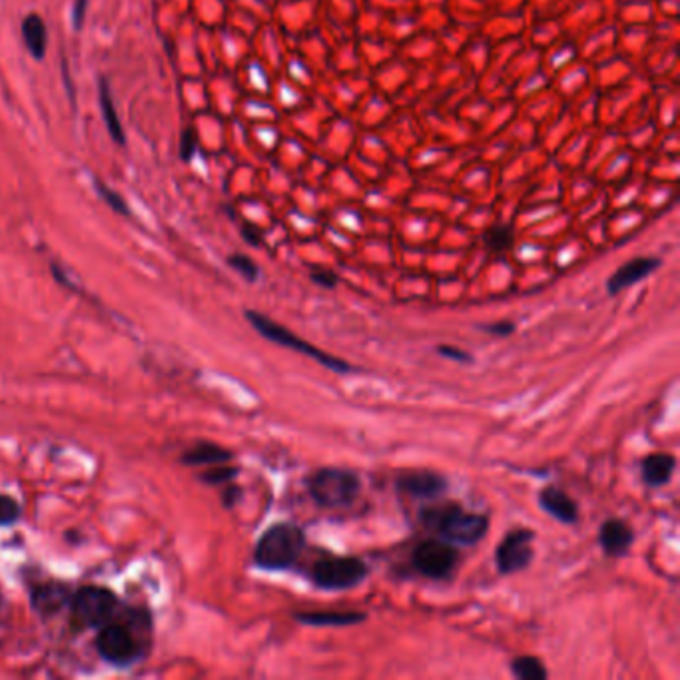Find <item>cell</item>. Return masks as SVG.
<instances>
[{"label": "cell", "instance_id": "33", "mask_svg": "<svg viewBox=\"0 0 680 680\" xmlns=\"http://www.w3.org/2000/svg\"><path fill=\"white\" fill-rule=\"evenodd\" d=\"M0 601H3V599H0Z\"/></svg>", "mask_w": 680, "mask_h": 680}, {"label": "cell", "instance_id": "26", "mask_svg": "<svg viewBox=\"0 0 680 680\" xmlns=\"http://www.w3.org/2000/svg\"><path fill=\"white\" fill-rule=\"evenodd\" d=\"M310 278L315 285H320V288H325V290H334L335 285L339 283L337 273L332 272V270H327V268H314L312 273H310Z\"/></svg>", "mask_w": 680, "mask_h": 680}, {"label": "cell", "instance_id": "22", "mask_svg": "<svg viewBox=\"0 0 680 680\" xmlns=\"http://www.w3.org/2000/svg\"><path fill=\"white\" fill-rule=\"evenodd\" d=\"M94 188H97V192L100 194V198L106 201V206H108L112 211H116V214H120V216H130L129 204H126V200L118 192H114L112 188L100 182V180H94Z\"/></svg>", "mask_w": 680, "mask_h": 680}, {"label": "cell", "instance_id": "27", "mask_svg": "<svg viewBox=\"0 0 680 680\" xmlns=\"http://www.w3.org/2000/svg\"><path fill=\"white\" fill-rule=\"evenodd\" d=\"M196 154V130L194 129H186L182 132V138H180V158L184 162H190Z\"/></svg>", "mask_w": 680, "mask_h": 680}, {"label": "cell", "instance_id": "28", "mask_svg": "<svg viewBox=\"0 0 680 680\" xmlns=\"http://www.w3.org/2000/svg\"><path fill=\"white\" fill-rule=\"evenodd\" d=\"M439 355L448 357L451 361H459V364H471L473 361V355L469 352H465V349L457 347V345H439L438 349H435Z\"/></svg>", "mask_w": 680, "mask_h": 680}, {"label": "cell", "instance_id": "4", "mask_svg": "<svg viewBox=\"0 0 680 680\" xmlns=\"http://www.w3.org/2000/svg\"><path fill=\"white\" fill-rule=\"evenodd\" d=\"M314 501L325 509L349 507L361 493V479L344 467H322L305 479Z\"/></svg>", "mask_w": 680, "mask_h": 680}, {"label": "cell", "instance_id": "32", "mask_svg": "<svg viewBox=\"0 0 680 680\" xmlns=\"http://www.w3.org/2000/svg\"><path fill=\"white\" fill-rule=\"evenodd\" d=\"M242 236L246 238V242L252 243V246H260V243H262L260 233H258V230L253 228V226H243L242 228Z\"/></svg>", "mask_w": 680, "mask_h": 680}, {"label": "cell", "instance_id": "19", "mask_svg": "<svg viewBox=\"0 0 680 680\" xmlns=\"http://www.w3.org/2000/svg\"><path fill=\"white\" fill-rule=\"evenodd\" d=\"M232 459V453L216 443H198L182 455V463L186 465H220Z\"/></svg>", "mask_w": 680, "mask_h": 680}, {"label": "cell", "instance_id": "24", "mask_svg": "<svg viewBox=\"0 0 680 680\" xmlns=\"http://www.w3.org/2000/svg\"><path fill=\"white\" fill-rule=\"evenodd\" d=\"M236 475H238L236 467H226L224 463H220L218 467H214V469H210V471L201 475V479H204L210 485H224V483L232 481Z\"/></svg>", "mask_w": 680, "mask_h": 680}, {"label": "cell", "instance_id": "13", "mask_svg": "<svg viewBox=\"0 0 680 680\" xmlns=\"http://www.w3.org/2000/svg\"><path fill=\"white\" fill-rule=\"evenodd\" d=\"M634 541L633 529L623 519H607L599 529V545L609 557H623Z\"/></svg>", "mask_w": 680, "mask_h": 680}, {"label": "cell", "instance_id": "12", "mask_svg": "<svg viewBox=\"0 0 680 680\" xmlns=\"http://www.w3.org/2000/svg\"><path fill=\"white\" fill-rule=\"evenodd\" d=\"M539 505L543 509L545 513L551 517H555L557 520L565 525H572L579 520V507L575 503V499L569 497L562 489L549 485L545 489H541L539 493Z\"/></svg>", "mask_w": 680, "mask_h": 680}, {"label": "cell", "instance_id": "11", "mask_svg": "<svg viewBox=\"0 0 680 680\" xmlns=\"http://www.w3.org/2000/svg\"><path fill=\"white\" fill-rule=\"evenodd\" d=\"M658 268H661V260L658 258H634L621 265V268L611 275L607 282V290L611 295L621 294L623 290L648 278V275L654 273Z\"/></svg>", "mask_w": 680, "mask_h": 680}, {"label": "cell", "instance_id": "18", "mask_svg": "<svg viewBox=\"0 0 680 680\" xmlns=\"http://www.w3.org/2000/svg\"><path fill=\"white\" fill-rule=\"evenodd\" d=\"M23 40L30 52V57L42 60L46 55L48 48V35H46V25L38 15H28L23 23Z\"/></svg>", "mask_w": 680, "mask_h": 680}, {"label": "cell", "instance_id": "31", "mask_svg": "<svg viewBox=\"0 0 680 680\" xmlns=\"http://www.w3.org/2000/svg\"><path fill=\"white\" fill-rule=\"evenodd\" d=\"M240 497H242L240 487H233V485H230V487L226 489V491H224V495H222V499H224V505H226V507H233V505H236Z\"/></svg>", "mask_w": 680, "mask_h": 680}, {"label": "cell", "instance_id": "29", "mask_svg": "<svg viewBox=\"0 0 680 680\" xmlns=\"http://www.w3.org/2000/svg\"><path fill=\"white\" fill-rule=\"evenodd\" d=\"M481 327H483V332L491 334V335H497V337H507V335H511V334H515V329H517V325H515L513 322H509V320L493 322V324H485V325H481Z\"/></svg>", "mask_w": 680, "mask_h": 680}, {"label": "cell", "instance_id": "8", "mask_svg": "<svg viewBox=\"0 0 680 680\" xmlns=\"http://www.w3.org/2000/svg\"><path fill=\"white\" fill-rule=\"evenodd\" d=\"M535 533L531 529L519 527L509 531L495 549V565L501 575H513L531 565L535 557L533 551Z\"/></svg>", "mask_w": 680, "mask_h": 680}, {"label": "cell", "instance_id": "1", "mask_svg": "<svg viewBox=\"0 0 680 680\" xmlns=\"http://www.w3.org/2000/svg\"><path fill=\"white\" fill-rule=\"evenodd\" d=\"M419 520L425 529H429L443 541L463 547L477 545L489 531L487 515L465 511L459 503L423 507L419 511Z\"/></svg>", "mask_w": 680, "mask_h": 680}, {"label": "cell", "instance_id": "9", "mask_svg": "<svg viewBox=\"0 0 680 680\" xmlns=\"http://www.w3.org/2000/svg\"><path fill=\"white\" fill-rule=\"evenodd\" d=\"M97 648L106 663L116 666L130 665L140 656V646L136 643L134 631L130 626L118 623L102 624L97 639Z\"/></svg>", "mask_w": 680, "mask_h": 680}, {"label": "cell", "instance_id": "5", "mask_svg": "<svg viewBox=\"0 0 680 680\" xmlns=\"http://www.w3.org/2000/svg\"><path fill=\"white\" fill-rule=\"evenodd\" d=\"M369 575L367 565L357 557L327 555L317 559L310 569V579L322 591H349L359 587Z\"/></svg>", "mask_w": 680, "mask_h": 680}, {"label": "cell", "instance_id": "17", "mask_svg": "<svg viewBox=\"0 0 680 680\" xmlns=\"http://www.w3.org/2000/svg\"><path fill=\"white\" fill-rule=\"evenodd\" d=\"M70 601V591L67 587H62V584H45V587H38L33 594L35 611L45 616L65 609Z\"/></svg>", "mask_w": 680, "mask_h": 680}, {"label": "cell", "instance_id": "20", "mask_svg": "<svg viewBox=\"0 0 680 680\" xmlns=\"http://www.w3.org/2000/svg\"><path fill=\"white\" fill-rule=\"evenodd\" d=\"M511 673L519 680H545L549 676L543 661L533 654H523V656L513 658Z\"/></svg>", "mask_w": 680, "mask_h": 680}, {"label": "cell", "instance_id": "23", "mask_svg": "<svg viewBox=\"0 0 680 680\" xmlns=\"http://www.w3.org/2000/svg\"><path fill=\"white\" fill-rule=\"evenodd\" d=\"M228 263H230V268L236 270V272L242 275L243 280L256 282V280L260 278V268H258V263L253 262L252 258L243 256V253H233V256L228 258Z\"/></svg>", "mask_w": 680, "mask_h": 680}, {"label": "cell", "instance_id": "14", "mask_svg": "<svg viewBox=\"0 0 680 680\" xmlns=\"http://www.w3.org/2000/svg\"><path fill=\"white\" fill-rule=\"evenodd\" d=\"M294 619L305 626H354L366 621L359 611H302Z\"/></svg>", "mask_w": 680, "mask_h": 680}, {"label": "cell", "instance_id": "2", "mask_svg": "<svg viewBox=\"0 0 680 680\" xmlns=\"http://www.w3.org/2000/svg\"><path fill=\"white\" fill-rule=\"evenodd\" d=\"M305 549V533L294 523H275L263 531L253 561L265 571H285L294 567Z\"/></svg>", "mask_w": 680, "mask_h": 680}, {"label": "cell", "instance_id": "7", "mask_svg": "<svg viewBox=\"0 0 680 680\" xmlns=\"http://www.w3.org/2000/svg\"><path fill=\"white\" fill-rule=\"evenodd\" d=\"M72 623L78 629H94L108 623L116 609L114 592L102 587H84L72 597Z\"/></svg>", "mask_w": 680, "mask_h": 680}, {"label": "cell", "instance_id": "25", "mask_svg": "<svg viewBox=\"0 0 680 680\" xmlns=\"http://www.w3.org/2000/svg\"><path fill=\"white\" fill-rule=\"evenodd\" d=\"M20 517V505L13 497L0 495V525H13Z\"/></svg>", "mask_w": 680, "mask_h": 680}, {"label": "cell", "instance_id": "15", "mask_svg": "<svg viewBox=\"0 0 680 680\" xmlns=\"http://www.w3.org/2000/svg\"><path fill=\"white\" fill-rule=\"evenodd\" d=\"M676 469V459L671 453H651L641 463L643 481L648 487H663L673 479Z\"/></svg>", "mask_w": 680, "mask_h": 680}, {"label": "cell", "instance_id": "16", "mask_svg": "<svg viewBox=\"0 0 680 680\" xmlns=\"http://www.w3.org/2000/svg\"><path fill=\"white\" fill-rule=\"evenodd\" d=\"M98 102H100L102 118H104L106 129H108L110 138L118 146H124L126 144V134H124V129H122V122L118 118V112H116V104H114L110 84L106 78H100V82H98Z\"/></svg>", "mask_w": 680, "mask_h": 680}, {"label": "cell", "instance_id": "30", "mask_svg": "<svg viewBox=\"0 0 680 680\" xmlns=\"http://www.w3.org/2000/svg\"><path fill=\"white\" fill-rule=\"evenodd\" d=\"M87 6H88V0H74V6H72V26H74V30H80L84 26Z\"/></svg>", "mask_w": 680, "mask_h": 680}, {"label": "cell", "instance_id": "10", "mask_svg": "<svg viewBox=\"0 0 680 680\" xmlns=\"http://www.w3.org/2000/svg\"><path fill=\"white\" fill-rule=\"evenodd\" d=\"M399 491L409 497L421 499V501H438L449 489V481L441 473L435 471H411L403 473L396 479Z\"/></svg>", "mask_w": 680, "mask_h": 680}, {"label": "cell", "instance_id": "3", "mask_svg": "<svg viewBox=\"0 0 680 680\" xmlns=\"http://www.w3.org/2000/svg\"><path fill=\"white\" fill-rule=\"evenodd\" d=\"M246 320L253 325V329L260 335H263L265 339H270V342L278 344L282 347H288L292 349V352L295 354H302L305 357H310L314 361H317V364L324 366L325 369L334 371V374H339V376H345V374H352V371H355L352 366L347 364L345 359L342 357H335L332 354L324 352V349L315 347L314 344L305 342V339L297 337L295 334H292L288 327H283L280 324H275L273 320H270V317H265L263 314L260 312H253V310H248L246 312Z\"/></svg>", "mask_w": 680, "mask_h": 680}, {"label": "cell", "instance_id": "21", "mask_svg": "<svg viewBox=\"0 0 680 680\" xmlns=\"http://www.w3.org/2000/svg\"><path fill=\"white\" fill-rule=\"evenodd\" d=\"M513 242H515V233H513L511 226L497 224V226H491L485 232L487 248L493 250V252H505V250L513 246Z\"/></svg>", "mask_w": 680, "mask_h": 680}, {"label": "cell", "instance_id": "6", "mask_svg": "<svg viewBox=\"0 0 680 680\" xmlns=\"http://www.w3.org/2000/svg\"><path fill=\"white\" fill-rule=\"evenodd\" d=\"M411 565L419 575L443 581L453 575V571L459 565V551L453 547V543L443 539H425L413 549Z\"/></svg>", "mask_w": 680, "mask_h": 680}]
</instances>
